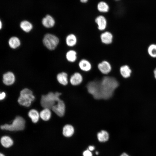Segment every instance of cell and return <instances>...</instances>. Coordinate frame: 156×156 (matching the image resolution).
<instances>
[{
    "label": "cell",
    "instance_id": "obj_33",
    "mask_svg": "<svg viewBox=\"0 0 156 156\" xmlns=\"http://www.w3.org/2000/svg\"><path fill=\"white\" fill-rule=\"evenodd\" d=\"M88 0H80L83 3H86L88 1Z\"/></svg>",
    "mask_w": 156,
    "mask_h": 156
},
{
    "label": "cell",
    "instance_id": "obj_32",
    "mask_svg": "<svg viewBox=\"0 0 156 156\" xmlns=\"http://www.w3.org/2000/svg\"><path fill=\"white\" fill-rule=\"evenodd\" d=\"M154 73L155 77L156 79V68L155 69L154 71Z\"/></svg>",
    "mask_w": 156,
    "mask_h": 156
},
{
    "label": "cell",
    "instance_id": "obj_2",
    "mask_svg": "<svg viewBox=\"0 0 156 156\" xmlns=\"http://www.w3.org/2000/svg\"><path fill=\"white\" fill-rule=\"evenodd\" d=\"M61 94V93L59 92L54 93L50 92L46 95H42L40 100L41 106L44 108L51 109L55 105V102L60 99L59 96Z\"/></svg>",
    "mask_w": 156,
    "mask_h": 156
},
{
    "label": "cell",
    "instance_id": "obj_37",
    "mask_svg": "<svg viewBox=\"0 0 156 156\" xmlns=\"http://www.w3.org/2000/svg\"></svg>",
    "mask_w": 156,
    "mask_h": 156
},
{
    "label": "cell",
    "instance_id": "obj_34",
    "mask_svg": "<svg viewBox=\"0 0 156 156\" xmlns=\"http://www.w3.org/2000/svg\"><path fill=\"white\" fill-rule=\"evenodd\" d=\"M0 156H5V155L1 153H0Z\"/></svg>",
    "mask_w": 156,
    "mask_h": 156
},
{
    "label": "cell",
    "instance_id": "obj_3",
    "mask_svg": "<svg viewBox=\"0 0 156 156\" xmlns=\"http://www.w3.org/2000/svg\"><path fill=\"white\" fill-rule=\"evenodd\" d=\"M25 121L24 119L20 116H17L11 124H5L1 126L2 129L10 131H18L23 130L25 127Z\"/></svg>",
    "mask_w": 156,
    "mask_h": 156
},
{
    "label": "cell",
    "instance_id": "obj_35",
    "mask_svg": "<svg viewBox=\"0 0 156 156\" xmlns=\"http://www.w3.org/2000/svg\"><path fill=\"white\" fill-rule=\"evenodd\" d=\"M1 27H2V23H1V21H0V29H1Z\"/></svg>",
    "mask_w": 156,
    "mask_h": 156
},
{
    "label": "cell",
    "instance_id": "obj_12",
    "mask_svg": "<svg viewBox=\"0 0 156 156\" xmlns=\"http://www.w3.org/2000/svg\"><path fill=\"white\" fill-rule=\"evenodd\" d=\"M82 80L83 77L82 75L78 72H76L72 75L70 79L71 84L73 86H77L80 84Z\"/></svg>",
    "mask_w": 156,
    "mask_h": 156
},
{
    "label": "cell",
    "instance_id": "obj_24",
    "mask_svg": "<svg viewBox=\"0 0 156 156\" xmlns=\"http://www.w3.org/2000/svg\"><path fill=\"white\" fill-rule=\"evenodd\" d=\"M8 43L10 47L13 49L17 48L20 44V40L16 37L11 38L9 40Z\"/></svg>",
    "mask_w": 156,
    "mask_h": 156
},
{
    "label": "cell",
    "instance_id": "obj_22",
    "mask_svg": "<svg viewBox=\"0 0 156 156\" xmlns=\"http://www.w3.org/2000/svg\"><path fill=\"white\" fill-rule=\"evenodd\" d=\"M51 113L50 109L47 108H45L42 110L40 114V118L44 121L49 120L51 118Z\"/></svg>",
    "mask_w": 156,
    "mask_h": 156
},
{
    "label": "cell",
    "instance_id": "obj_13",
    "mask_svg": "<svg viewBox=\"0 0 156 156\" xmlns=\"http://www.w3.org/2000/svg\"><path fill=\"white\" fill-rule=\"evenodd\" d=\"M79 66L81 70L86 72L90 71L92 68L90 63L88 60L85 59H82L79 61Z\"/></svg>",
    "mask_w": 156,
    "mask_h": 156
},
{
    "label": "cell",
    "instance_id": "obj_19",
    "mask_svg": "<svg viewBox=\"0 0 156 156\" xmlns=\"http://www.w3.org/2000/svg\"><path fill=\"white\" fill-rule=\"evenodd\" d=\"M120 71L121 75L125 78L129 77L131 73V70L127 65L121 66L120 68Z\"/></svg>",
    "mask_w": 156,
    "mask_h": 156
},
{
    "label": "cell",
    "instance_id": "obj_17",
    "mask_svg": "<svg viewBox=\"0 0 156 156\" xmlns=\"http://www.w3.org/2000/svg\"><path fill=\"white\" fill-rule=\"evenodd\" d=\"M57 79L61 84L65 86L68 83V75L64 72H62L58 74L57 76Z\"/></svg>",
    "mask_w": 156,
    "mask_h": 156
},
{
    "label": "cell",
    "instance_id": "obj_26",
    "mask_svg": "<svg viewBox=\"0 0 156 156\" xmlns=\"http://www.w3.org/2000/svg\"><path fill=\"white\" fill-rule=\"evenodd\" d=\"M97 8L98 10L102 12H106L109 10V7L107 4L103 1L100 2L98 4Z\"/></svg>",
    "mask_w": 156,
    "mask_h": 156
},
{
    "label": "cell",
    "instance_id": "obj_7",
    "mask_svg": "<svg viewBox=\"0 0 156 156\" xmlns=\"http://www.w3.org/2000/svg\"><path fill=\"white\" fill-rule=\"evenodd\" d=\"M51 109L57 116L62 117L64 114L65 106L64 102L60 99L57 102V103L54 105Z\"/></svg>",
    "mask_w": 156,
    "mask_h": 156
},
{
    "label": "cell",
    "instance_id": "obj_36",
    "mask_svg": "<svg viewBox=\"0 0 156 156\" xmlns=\"http://www.w3.org/2000/svg\"><path fill=\"white\" fill-rule=\"evenodd\" d=\"M96 155H98L99 154V152L98 151H96L95 153Z\"/></svg>",
    "mask_w": 156,
    "mask_h": 156
},
{
    "label": "cell",
    "instance_id": "obj_23",
    "mask_svg": "<svg viewBox=\"0 0 156 156\" xmlns=\"http://www.w3.org/2000/svg\"><path fill=\"white\" fill-rule=\"evenodd\" d=\"M28 116L31 118L32 122L34 123L38 121L40 116L38 112L34 109H31L29 112Z\"/></svg>",
    "mask_w": 156,
    "mask_h": 156
},
{
    "label": "cell",
    "instance_id": "obj_5",
    "mask_svg": "<svg viewBox=\"0 0 156 156\" xmlns=\"http://www.w3.org/2000/svg\"><path fill=\"white\" fill-rule=\"evenodd\" d=\"M44 45L49 49H55L59 42V39L56 36L49 34H46L43 40Z\"/></svg>",
    "mask_w": 156,
    "mask_h": 156
},
{
    "label": "cell",
    "instance_id": "obj_8",
    "mask_svg": "<svg viewBox=\"0 0 156 156\" xmlns=\"http://www.w3.org/2000/svg\"><path fill=\"white\" fill-rule=\"evenodd\" d=\"M98 68L100 71L104 74H107L110 72L112 69L111 64L109 62L104 60L99 64Z\"/></svg>",
    "mask_w": 156,
    "mask_h": 156
},
{
    "label": "cell",
    "instance_id": "obj_31",
    "mask_svg": "<svg viewBox=\"0 0 156 156\" xmlns=\"http://www.w3.org/2000/svg\"><path fill=\"white\" fill-rule=\"evenodd\" d=\"M120 156H129L127 153H124L121 155Z\"/></svg>",
    "mask_w": 156,
    "mask_h": 156
},
{
    "label": "cell",
    "instance_id": "obj_21",
    "mask_svg": "<svg viewBox=\"0 0 156 156\" xmlns=\"http://www.w3.org/2000/svg\"><path fill=\"white\" fill-rule=\"evenodd\" d=\"M1 142L3 146L6 148L11 146L13 144L12 140L8 136L2 137L1 139Z\"/></svg>",
    "mask_w": 156,
    "mask_h": 156
},
{
    "label": "cell",
    "instance_id": "obj_14",
    "mask_svg": "<svg viewBox=\"0 0 156 156\" xmlns=\"http://www.w3.org/2000/svg\"><path fill=\"white\" fill-rule=\"evenodd\" d=\"M43 25L47 28H51L54 25L55 21L54 19L49 15H47L42 21Z\"/></svg>",
    "mask_w": 156,
    "mask_h": 156
},
{
    "label": "cell",
    "instance_id": "obj_20",
    "mask_svg": "<svg viewBox=\"0 0 156 156\" xmlns=\"http://www.w3.org/2000/svg\"><path fill=\"white\" fill-rule=\"evenodd\" d=\"M67 60L69 62H73L77 59V53L74 50H71L68 51L66 54Z\"/></svg>",
    "mask_w": 156,
    "mask_h": 156
},
{
    "label": "cell",
    "instance_id": "obj_15",
    "mask_svg": "<svg viewBox=\"0 0 156 156\" xmlns=\"http://www.w3.org/2000/svg\"><path fill=\"white\" fill-rule=\"evenodd\" d=\"M74 132V128L70 125H66L63 128V134L66 137H69L71 136Z\"/></svg>",
    "mask_w": 156,
    "mask_h": 156
},
{
    "label": "cell",
    "instance_id": "obj_10",
    "mask_svg": "<svg viewBox=\"0 0 156 156\" xmlns=\"http://www.w3.org/2000/svg\"><path fill=\"white\" fill-rule=\"evenodd\" d=\"M95 21L98 25V28L99 30L103 31L106 29L107 21L104 16L102 15L98 16L96 18Z\"/></svg>",
    "mask_w": 156,
    "mask_h": 156
},
{
    "label": "cell",
    "instance_id": "obj_18",
    "mask_svg": "<svg viewBox=\"0 0 156 156\" xmlns=\"http://www.w3.org/2000/svg\"><path fill=\"white\" fill-rule=\"evenodd\" d=\"M66 41L68 46L72 47L76 44L77 41V38L74 34H70L67 36Z\"/></svg>",
    "mask_w": 156,
    "mask_h": 156
},
{
    "label": "cell",
    "instance_id": "obj_11",
    "mask_svg": "<svg viewBox=\"0 0 156 156\" xmlns=\"http://www.w3.org/2000/svg\"><path fill=\"white\" fill-rule=\"evenodd\" d=\"M100 38L102 42L105 44H111L113 41V36L109 32L106 31L101 34Z\"/></svg>",
    "mask_w": 156,
    "mask_h": 156
},
{
    "label": "cell",
    "instance_id": "obj_27",
    "mask_svg": "<svg viewBox=\"0 0 156 156\" xmlns=\"http://www.w3.org/2000/svg\"><path fill=\"white\" fill-rule=\"evenodd\" d=\"M148 52L149 55L153 58L156 57V44L150 45L148 48Z\"/></svg>",
    "mask_w": 156,
    "mask_h": 156
},
{
    "label": "cell",
    "instance_id": "obj_1",
    "mask_svg": "<svg viewBox=\"0 0 156 156\" xmlns=\"http://www.w3.org/2000/svg\"><path fill=\"white\" fill-rule=\"evenodd\" d=\"M119 84L113 77L105 76L99 82V88L101 99H107L113 95L115 90Z\"/></svg>",
    "mask_w": 156,
    "mask_h": 156
},
{
    "label": "cell",
    "instance_id": "obj_28",
    "mask_svg": "<svg viewBox=\"0 0 156 156\" xmlns=\"http://www.w3.org/2000/svg\"><path fill=\"white\" fill-rule=\"evenodd\" d=\"M83 156H92L91 152L88 149L83 151Z\"/></svg>",
    "mask_w": 156,
    "mask_h": 156
},
{
    "label": "cell",
    "instance_id": "obj_29",
    "mask_svg": "<svg viewBox=\"0 0 156 156\" xmlns=\"http://www.w3.org/2000/svg\"><path fill=\"white\" fill-rule=\"evenodd\" d=\"M6 96L5 93L3 92L0 93V99L1 100H2L4 99Z\"/></svg>",
    "mask_w": 156,
    "mask_h": 156
},
{
    "label": "cell",
    "instance_id": "obj_25",
    "mask_svg": "<svg viewBox=\"0 0 156 156\" xmlns=\"http://www.w3.org/2000/svg\"><path fill=\"white\" fill-rule=\"evenodd\" d=\"M20 26L22 29L26 32L31 31L32 28V25L31 23L27 21H24L21 22Z\"/></svg>",
    "mask_w": 156,
    "mask_h": 156
},
{
    "label": "cell",
    "instance_id": "obj_16",
    "mask_svg": "<svg viewBox=\"0 0 156 156\" xmlns=\"http://www.w3.org/2000/svg\"><path fill=\"white\" fill-rule=\"evenodd\" d=\"M97 138L99 142H105L108 140L109 138L108 132L104 130H102L98 133Z\"/></svg>",
    "mask_w": 156,
    "mask_h": 156
},
{
    "label": "cell",
    "instance_id": "obj_30",
    "mask_svg": "<svg viewBox=\"0 0 156 156\" xmlns=\"http://www.w3.org/2000/svg\"><path fill=\"white\" fill-rule=\"evenodd\" d=\"M95 149V147L93 146H88V149L90 151H93Z\"/></svg>",
    "mask_w": 156,
    "mask_h": 156
},
{
    "label": "cell",
    "instance_id": "obj_9",
    "mask_svg": "<svg viewBox=\"0 0 156 156\" xmlns=\"http://www.w3.org/2000/svg\"><path fill=\"white\" fill-rule=\"evenodd\" d=\"M15 80L14 74L10 72H8L3 75V81L4 83L8 86L13 84Z\"/></svg>",
    "mask_w": 156,
    "mask_h": 156
},
{
    "label": "cell",
    "instance_id": "obj_4",
    "mask_svg": "<svg viewBox=\"0 0 156 156\" xmlns=\"http://www.w3.org/2000/svg\"><path fill=\"white\" fill-rule=\"evenodd\" d=\"M34 99L35 97L32 91L28 89L25 88L21 91L18 101L20 105L28 107L30 106L31 102Z\"/></svg>",
    "mask_w": 156,
    "mask_h": 156
},
{
    "label": "cell",
    "instance_id": "obj_6",
    "mask_svg": "<svg viewBox=\"0 0 156 156\" xmlns=\"http://www.w3.org/2000/svg\"><path fill=\"white\" fill-rule=\"evenodd\" d=\"M88 92L93 97L97 99H101L99 88V82L92 81L87 85Z\"/></svg>",
    "mask_w": 156,
    "mask_h": 156
}]
</instances>
